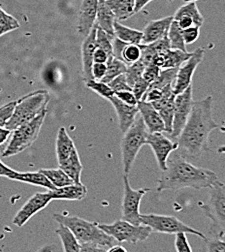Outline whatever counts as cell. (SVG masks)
I'll list each match as a JSON object with an SVG mask.
<instances>
[{
    "mask_svg": "<svg viewBox=\"0 0 225 252\" xmlns=\"http://www.w3.org/2000/svg\"><path fill=\"white\" fill-rule=\"evenodd\" d=\"M115 96L120 99L125 104H128L129 106H137L138 100L136 99L135 95L133 94L132 91H126V92H119L116 93Z\"/></svg>",
    "mask_w": 225,
    "mask_h": 252,
    "instance_id": "46",
    "label": "cell"
},
{
    "mask_svg": "<svg viewBox=\"0 0 225 252\" xmlns=\"http://www.w3.org/2000/svg\"><path fill=\"white\" fill-rule=\"evenodd\" d=\"M175 248L177 252H193L192 247L187 238V234L180 233L176 235Z\"/></svg>",
    "mask_w": 225,
    "mask_h": 252,
    "instance_id": "43",
    "label": "cell"
},
{
    "mask_svg": "<svg viewBox=\"0 0 225 252\" xmlns=\"http://www.w3.org/2000/svg\"><path fill=\"white\" fill-rule=\"evenodd\" d=\"M15 173V171L8 166H6L1 160H0V177H5L7 179H10L11 176Z\"/></svg>",
    "mask_w": 225,
    "mask_h": 252,
    "instance_id": "50",
    "label": "cell"
},
{
    "mask_svg": "<svg viewBox=\"0 0 225 252\" xmlns=\"http://www.w3.org/2000/svg\"><path fill=\"white\" fill-rule=\"evenodd\" d=\"M173 22V17H165L163 19L149 22L144 31L142 44L149 45L155 43L168 35V31Z\"/></svg>",
    "mask_w": 225,
    "mask_h": 252,
    "instance_id": "18",
    "label": "cell"
},
{
    "mask_svg": "<svg viewBox=\"0 0 225 252\" xmlns=\"http://www.w3.org/2000/svg\"><path fill=\"white\" fill-rule=\"evenodd\" d=\"M161 71V69L159 66H157L155 64H149L145 67L142 78L151 85L159 78Z\"/></svg>",
    "mask_w": 225,
    "mask_h": 252,
    "instance_id": "41",
    "label": "cell"
},
{
    "mask_svg": "<svg viewBox=\"0 0 225 252\" xmlns=\"http://www.w3.org/2000/svg\"><path fill=\"white\" fill-rule=\"evenodd\" d=\"M106 2L112 10L116 21H126L135 14L134 0H106Z\"/></svg>",
    "mask_w": 225,
    "mask_h": 252,
    "instance_id": "25",
    "label": "cell"
},
{
    "mask_svg": "<svg viewBox=\"0 0 225 252\" xmlns=\"http://www.w3.org/2000/svg\"><path fill=\"white\" fill-rule=\"evenodd\" d=\"M154 0H134L135 2V6H134V12L135 14L143 11V9Z\"/></svg>",
    "mask_w": 225,
    "mask_h": 252,
    "instance_id": "51",
    "label": "cell"
},
{
    "mask_svg": "<svg viewBox=\"0 0 225 252\" xmlns=\"http://www.w3.org/2000/svg\"><path fill=\"white\" fill-rule=\"evenodd\" d=\"M50 95L47 91H37L17 100L13 114L7 122L5 128L10 131L30 123L42 112L47 110Z\"/></svg>",
    "mask_w": 225,
    "mask_h": 252,
    "instance_id": "4",
    "label": "cell"
},
{
    "mask_svg": "<svg viewBox=\"0 0 225 252\" xmlns=\"http://www.w3.org/2000/svg\"><path fill=\"white\" fill-rule=\"evenodd\" d=\"M11 132L12 131H10L9 129H7L5 127H0V145H2L3 143H5L7 141Z\"/></svg>",
    "mask_w": 225,
    "mask_h": 252,
    "instance_id": "52",
    "label": "cell"
},
{
    "mask_svg": "<svg viewBox=\"0 0 225 252\" xmlns=\"http://www.w3.org/2000/svg\"><path fill=\"white\" fill-rule=\"evenodd\" d=\"M202 252H225V241L218 237L206 238Z\"/></svg>",
    "mask_w": 225,
    "mask_h": 252,
    "instance_id": "39",
    "label": "cell"
},
{
    "mask_svg": "<svg viewBox=\"0 0 225 252\" xmlns=\"http://www.w3.org/2000/svg\"><path fill=\"white\" fill-rule=\"evenodd\" d=\"M146 145L152 148L161 171L166 170L169 156L179 149L178 142H173L162 133H149Z\"/></svg>",
    "mask_w": 225,
    "mask_h": 252,
    "instance_id": "13",
    "label": "cell"
},
{
    "mask_svg": "<svg viewBox=\"0 0 225 252\" xmlns=\"http://www.w3.org/2000/svg\"><path fill=\"white\" fill-rule=\"evenodd\" d=\"M174 109H175V97L168 100L161 109L159 113L165 126V132L171 134L173 127V120H174Z\"/></svg>",
    "mask_w": 225,
    "mask_h": 252,
    "instance_id": "33",
    "label": "cell"
},
{
    "mask_svg": "<svg viewBox=\"0 0 225 252\" xmlns=\"http://www.w3.org/2000/svg\"><path fill=\"white\" fill-rule=\"evenodd\" d=\"M108 86L112 89L114 94L119 92H126V91H132L129 87L126 74H122L115 79H113L110 83H108Z\"/></svg>",
    "mask_w": 225,
    "mask_h": 252,
    "instance_id": "40",
    "label": "cell"
},
{
    "mask_svg": "<svg viewBox=\"0 0 225 252\" xmlns=\"http://www.w3.org/2000/svg\"><path fill=\"white\" fill-rule=\"evenodd\" d=\"M137 108L149 133H162L165 131V126L161 115L151 102L140 100Z\"/></svg>",
    "mask_w": 225,
    "mask_h": 252,
    "instance_id": "16",
    "label": "cell"
},
{
    "mask_svg": "<svg viewBox=\"0 0 225 252\" xmlns=\"http://www.w3.org/2000/svg\"><path fill=\"white\" fill-rule=\"evenodd\" d=\"M57 234L59 235L62 244L64 246V252H80L81 245L73 235V233L64 225H61L57 230Z\"/></svg>",
    "mask_w": 225,
    "mask_h": 252,
    "instance_id": "29",
    "label": "cell"
},
{
    "mask_svg": "<svg viewBox=\"0 0 225 252\" xmlns=\"http://www.w3.org/2000/svg\"><path fill=\"white\" fill-rule=\"evenodd\" d=\"M86 87L89 88L90 90H92L93 92H95L96 94L109 100L110 98H112L115 94L112 91V89L108 86V84H105L101 81H96V80H91L85 83Z\"/></svg>",
    "mask_w": 225,
    "mask_h": 252,
    "instance_id": "37",
    "label": "cell"
},
{
    "mask_svg": "<svg viewBox=\"0 0 225 252\" xmlns=\"http://www.w3.org/2000/svg\"><path fill=\"white\" fill-rule=\"evenodd\" d=\"M99 224V227L109 236L119 243H129L136 245L145 242L152 234L153 230L146 225H134L129 221L117 220L111 224Z\"/></svg>",
    "mask_w": 225,
    "mask_h": 252,
    "instance_id": "8",
    "label": "cell"
},
{
    "mask_svg": "<svg viewBox=\"0 0 225 252\" xmlns=\"http://www.w3.org/2000/svg\"><path fill=\"white\" fill-rule=\"evenodd\" d=\"M150 189H142L135 190L132 189L129 183L128 175L124 176V197L122 204V218L134 225H140V204Z\"/></svg>",
    "mask_w": 225,
    "mask_h": 252,
    "instance_id": "10",
    "label": "cell"
},
{
    "mask_svg": "<svg viewBox=\"0 0 225 252\" xmlns=\"http://www.w3.org/2000/svg\"><path fill=\"white\" fill-rule=\"evenodd\" d=\"M96 24L93 30L85 37L82 44V64H83V78L85 83L93 79L92 67L94 64V54L96 49Z\"/></svg>",
    "mask_w": 225,
    "mask_h": 252,
    "instance_id": "15",
    "label": "cell"
},
{
    "mask_svg": "<svg viewBox=\"0 0 225 252\" xmlns=\"http://www.w3.org/2000/svg\"><path fill=\"white\" fill-rule=\"evenodd\" d=\"M112 105L115 108V111L118 115L120 129L123 133H125L132 124L135 122L136 118L138 117L139 111L137 106H129L125 104L120 99H118L115 95L109 99Z\"/></svg>",
    "mask_w": 225,
    "mask_h": 252,
    "instance_id": "20",
    "label": "cell"
},
{
    "mask_svg": "<svg viewBox=\"0 0 225 252\" xmlns=\"http://www.w3.org/2000/svg\"><path fill=\"white\" fill-rule=\"evenodd\" d=\"M141 55H142V51H141L140 44L136 45V44H128L127 43V45L122 53L121 60L127 65H131V64L140 61Z\"/></svg>",
    "mask_w": 225,
    "mask_h": 252,
    "instance_id": "34",
    "label": "cell"
},
{
    "mask_svg": "<svg viewBox=\"0 0 225 252\" xmlns=\"http://www.w3.org/2000/svg\"><path fill=\"white\" fill-rule=\"evenodd\" d=\"M220 182L216 173L196 167L187 159L176 155L167 160V168L158 181L159 192L185 189H211Z\"/></svg>",
    "mask_w": 225,
    "mask_h": 252,
    "instance_id": "2",
    "label": "cell"
},
{
    "mask_svg": "<svg viewBox=\"0 0 225 252\" xmlns=\"http://www.w3.org/2000/svg\"><path fill=\"white\" fill-rule=\"evenodd\" d=\"M50 252V251H49V250H47V251H46V252Z\"/></svg>",
    "mask_w": 225,
    "mask_h": 252,
    "instance_id": "56",
    "label": "cell"
},
{
    "mask_svg": "<svg viewBox=\"0 0 225 252\" xmlns=\"http://www.w3.org/2000/svg\"><path fill=\"white\" fill-rule=\"evenodd\" d=\"M114 36L119 40L128 44H142L143 32L130 29L122 25L119 21L114 23Z\"/></svg>",
    "mask_w": 225,
    "mask_h": 252,
    "instance_id": "26",
    "label": "cell"
},
{
    "mask_svg": "<svg viewBox=\"0 0 225 252\" xmlns=\"http://www.w3.org/2000/svg\"><path fill=\"white\" fill-rule=\"evenodd\" d=\"M113 39H114L113 35H110L109 33L104 32L103 30H101L97 27L96 47L105 51L111 58H114V56H113Z\"/></svg>",
    "mask_w": 225,
    "mask_h": 252,
    "instance_id": "36",
    "label": "cell"
},
{
    "mask_svg": "<svg viewBox=\"0 0 225 252\" xmlns=\"http://www.w3.org/2000/svg\"><path fill=\"white\" fill-rule=\"evenodd\" d=\"M218 152H219V154H225V146L220 147L219 150H218Z\"/></svg>",
    "mask_w": 225,
    "mask_h": 252,
    "instance_id": "54",
    "label": "cell"
},
{
    "mask_svg": "<svg viewBox=\"0 0 225 252\" xmlns=\"http://www.w3.org/2000/svg\"><path fill=\"white\" fill-rule=\"evenodd\" d=\"M48 192L50 193L53 200L81 201L87 196L88 189L84 185L79 183V184H72L64 188H60L54 190H49Z\"/></svg>",
    "mask_w": 225,
    "mask_h": 252,
    "instance_id": "21",
    "label": "cell"
},
{
    "mask_svg": "<svg viewBox=\"0 0 225 252\" xmlns=\"http://www.w3.org/2000/svg\"><path fill=\"white\" fill-rule=\"evenodd\" d=\"M107 252H129L124 247H122V246H117V245H115V246H113L112 248H110Z\"/></svg>",
    "mask_w": 225,
    "mask_h": 252,
    "instance_id": "53",
    "label": "cell"
},
{
    "mask_svg": "<svg viewBox=\"0 0 225 252\" xmlns=\"http://www.w3.org/2000/svg\"><path fill=\"white\" fill-rule=\"evenodd\" d=\"M62 170L68 175V177L75 183H81V175L83 171V165L79 157L78 151L75 152L70 158H68L64 163L59 165Z\"/></svg>",
    "mask_w": 225,
    "mask_h": 252,
    "instance_id": "27",
    "label": "cell"
},
{
    "mask_svg": "<svg viewBox=\"0 0 225 252\" xmlns=\"http://www.w3.org/2000/svg\"><path fill=\"white\" fill-rule=\"evenodd\" d=\"M115 16L108 6L106 0H98L97 6L96 24L97 27L104 32L114 36V23Z\"/></svg>",
    "mask_w": 225,
    "mask_h": 252,
    "instance_id": "23",
    "label": "cell"
},
{
    "mask_svg": "<svg viewBox=\"0 0 225 252\" xmlns=\"http://www.w3.org/2000/svg\"><path fill=\"white\" fill-rule=\"evenodd\" d=\"M112 59H114V58H111L105 51L96 47L95 54H94V63H106L107 64Z\"/></svg>",
    "mask_w": 225,
    "mask_h": 252,
    "instance_id": "48",
    "label": "cell"
},
{
    "mask_svg": "<svg viewBox=\"0 0 225 252\" xmlns=\"http://www.w3.org/2000/svg\"><path fill=\"white\" fill-rule=\"evenodd\" d=\"M196 1H198V0H184V2H185V3H190V2H196Z\"/></svg>",
    "mask_w": 225,
    "mask_h": 252,
    "instance_id": "55",
    "label": "cell"
},
{
    "mask_svg": "<svg viewBox=\"0 0 225 252\" xmlns=\"http://www.w3.org/2000/svg\"><path fill=\"white\" fill-rule=\"evenodd\" d=\"M182 16L190 17L191 19H193L195 26H197V27L201 28L203 26L204 18L202 16V14L200 13L196 2L186 3L185 5L180 7L177 10V12L175 13V15L173 16V18H178V17H182Z\"/></svg>",
    "mask_w": 225,
    "mask_h": 252,
    "instance_id": "30",
    "label": "cell"
},
{
    "mask_svg": "<svg viewBox=\"0 0 225 252\" xmlns=\"http://www.w3.org/2000/svg\"><path fill=\"white\" fill-rule=\"evenodd\" d=\"M56 150H57V158H58L59 165L64 163L75 152H77L75 144L71 139V137L68 135L64 127H61L58 132Z\"/></svg>",
    "mask_w": 225,
    "mask_h": 252,
    "instance_id": "22",
    "label": "cell"
},
{
    "mask_svg": "<svg viewBox=\"0 0 225 252\" xmlns=\"http://www.w3.org/2000/svg\"><path fill=\"white\" fill-rule=\"evenodd\" d=\"M107 72V64L106 63H94L92 67V75L93 79L96 81H101Z\"/></svg>",
    "mask_w": 225,
    "mask_h": 252,
    "instance_id": "47",
    "label": "cell"
},
{
    "mask_svg": "<svg viewBox=\"0 0 225 252\" xmlns=\"http://www.w3.org/2000/svg\"><path fill=\"white\" fill-rule=\"evenodd\" d=\"M200 27H192L190 29L184 30L183 31V36H184V40L186 45H191L195 43L199 36H200Z\"/></svg>",
    "mask_w": 225,
    "mask_h": 252,
    "instance_id": "45",
    "label": "cell"
},
{
    "mask_svg": "<svg viewBox=\"0 0 225 252\" xmlns=\"http://www.w3.org/2000/svg\"><path fill=\"white\" fill-rule=\"evenodd\" d=\"M204 49H197L195 52H193L192 57L178 68L176 80L173 87L174 94H182L193 85V74L198 65L202 63L204 59Z\"/></svg>",
    "mask_w": 225,
    "mask_h": 252,
    "instance_id": "12",
    "label": "cell"
},
{
    "mask_svg": "<svg viewBox=\"0 0 225 252\" xmlns=\"http://www.w3.org/2000/svg\"><path fill=\"white\" fill-rule=\"evenodd\" d=\"M54 219L61 225L67 227L80 245L91 244L108 249L116 245V240L106 234L96 222H90L78 217L65 216L64 214H56Z\"/></svg>",
    "mask_w": 225,
    "mask_h": 252,
    "instance_id": "3",
    "label": "cell"
},
{
    "mask_svg": "<svg viewBox=\"0 0 225 252\" xmlns=\"http://www.w3.org/2000/svg\"><path fill=\"white\" fill-rule=\"evenodd\" d=\"M46 115L47 110L42 112L30 123L19 126L15 130H13L12 137L6 149L2 153V157L7 158L16 156L29 149L37 140L40 130L44 124Z\"/></svg>",
    "mask_w": 225,
    "mask_h": 252,
    "instance_id": "6",
    "label": "cell"
},
{
    "mask_svg": "<svg viewBox=\"0 0 225 252\" xmlns=\"http://www.w3.org/2000/svg\"><path fill=\"white\" fill-rule=\"evenodd\" d=\"M149 131L141 117H137L132 126L124 133L122 140V159L124 171L129 175L140 150L146 145Z\"/></svg>",
    "mask_w": 225,
    "mask_h": 252,
    "instance_id": "5",
    "label": "cell"
},
{
    "mask_svg": "<svg viewBox=\"0 0 225 252\" xmlns=\"http://www.w3.org/2000/svg\"><path fill=\"white\" fill-rule=\"evenodd\" d=\"M51 201L53 199L49 192L34 194L15 216L13 223L18 227H23L33 216L46 208Z\"/></svg>",
    "mask_w": 225,
    "mask_h": 252,
    "instance_id": "14",
    "label": "cell"
},
{
    "mask_svg": "<svg viewBox=\"0 0 225 252\" xmlns=\"http://www.w3.org/2000/svg\"><path fill=\"white\" fill-rule=\"evenodd\" d=\"M167 37L170 43V48L172 50H180L183 52H187L186 43L183 36V30L174 20L170 26Z\"/></svg>",
    "mask_w": 225,
    "mask_h": 252,
    "instance_id": "31",
    "label": "cell"
},
{
    "mask_svg": "<svg viewBox=\"0 0 225 252\" xmlns=\"http://www.w3.org/2000/svg\"><path fill=\"white\" fill-rule=\"evenodd\" d=\"M39 172H41L43 175L47 177V179L51 182V184L56 188H64L66 186L75 184L65 173L64 170L61 168L58 169H40Z\"/></svg>",
    "mask_w": 225,
    "mask_h": 252,
    "instance_id": "28",
    "label": "cell"
},
{
    "mask_svg": "<svg viewBox=\"0 0 225 252\" xmlns=\"http://www.w3.org/2000/svg\"><path fill=\"white\" fill-rule=\"evenodd\" d=\"M210 189L208 202L200 207L204 215L213 221L211 231L214 236L225 241V184L219 182Z\"/></svg>",
    "mask_w": 225,
    "mask_h": 252,
    "instance_id": "7",
    "label": "cell"
},
{
    "mask_svg": "<svg viewBox=\"0 0 225 252\" xmlns=\"http://www.w3.org/2000/svg\"><path fill=\"white\" fill-rule=\"evenodd\" d=\"M20 28V23L13 16L7 14L0 7V37L8 32H13Z\"/></svg>",
    "mask_w": 225,
    "mask_h": 252,
    "instance_id": "35",
    "label": "cell"
},
{
    "mask_svg": "<svg viewBox=\"0 0 225 252\" xmlns=\"http://www.w3.org/2000/svg\"><path fill=\"white\" fill-rule=\"evenodd\" d=\"M192 55L193 53L168 49L161 54H158L153 59L151 64H155L161 69L179 68L183 63H186L192 57Z\"/></svg>",
    "mask_w": 225,
    "mask_h": 252,
    "instance_id": "19",
    "label": "cell"
},
{
    "mask_svg": "<svg viewBox=\"0 0 225 252\" xmlns=\"http://www.w3.org/2000/svg\"><path fill=\"white\" fill-rule=\"evenodd\" d=\"M149 87H150V84H149L148 82H146L143 78H141V79H139V80L133 85V87L131 88V90H132L133 94L135 95L136 99H137L138 101H140V100H142L143 96L147 93Z\"/></svg>",
    "mask_w": 225,
    "mask_h": 252,
    "instance_id": "44",
    "label": "cell"
},
{
    "mask_svg": "<svg viewBox=\"0 0 225 252\" xmlns=\"http://www.w3.org/2000/svg\"><path fill=\"white\" fill-rule=\"evenodd\" d=\"M219 127L213 119L212 96L193 102L190 118L178 137L179 149L189 158H199L210 150V135Z\"/></svg>",
    "mask_w": 225,
    "mask_h": 252,
    "instance_id": "1",
    "label": "cell"
},
{
    "mask_svg": "<svg viewBox=\"0 0 225 252\" xmlns=\"http://www.w3.org/2000/svg\"><path fill=\"white\" fill-rule=\"evenodd\" d=\"M145 64L142 63L141 61L137 62V63H133L131 65H128V69L126 71V77L128 80L129 87L132 88L133 85L142 78L144 69H145Z\"/></svg>",
    "mask_w": 225,
    "mask_h": 252,
    "instance_id": "38",
    "label": "cell"
},
{
    "mask_svg": "<svg viewBox=\"0 0 225 252\" xmlns=\"http://www.w3.org/2000/svg\"><path fill=\"white\" fill-rule=\"evenodd\" d=\"M17 101H12L0 107V127H5L7 122L10 120Z\"/></svg>",
    "mask_w": 225,
    "mask_h": 252,
    "instance_id": "42",
    "label": "cell"
},
{
    "mask_svg": "<svg viewBox=\"0 0 225 252\" xmlns=\"http://www.w3.org/2000/svg\"><path fill=\"white\" fill-rule=\"evenodd\" d=\"M141 224L149 226L153 231H156L158 233L162 234H192L196 235L202 239H206L207 237L199 232L198 230H195L193 227L187 225L183 221L179 219L173 217V216H162V215H141L140 216Z\"/></svg>",
    "mask_w": 225,
    "mask_h": 252,
    "instance_id": "9",
    "label": "cell"
},
{
    "mask_svg": "<svg viewBox=\"0 0 225 252\" xmlns=\"http://www.w3.org/2000/svg\"><path fill=\"white\" fill-rule=\"evenodd\" d=\"M98 0H83L77 22L78 32L87 36L96 23Z\"/></svg>",
    "mask_w": 225,
    "mask_h": 252,
    "instance_id": "17",
    "label": "cell"
},
{
    "mask_svg": "<svg viewBox=\"0 0 225 252\" xmlns=\"http://www.w3.org/2000/svg\"><path fill=\"white\" fill-rule=\"evenodd\" d=\"M127 69H128V65L126 63L114 58L107 63V72L104 78L101 80V82L108 84L116 77L122 74H125Z\"/></svg>",
    "mask_w": 225,
    "mask_h": 252,
    "instance_id": "32",
    "label": "cell"
},
{
    "mask_svg": "<svg viewBox=\"0 0 225 252\" xmlns=\"http://www.w3.org/2000/svg\"><path fill=\"white\" fill-rule=\"evenodd\" d=\"M109 249L105 247H100L96 245H81V252H107Z\"/></svg>",
    "mask_w": 225,
    "mask_h": 252,
    "instance_id": "49",
    "label": "cell"
},
{
    "mask_svg": "<svg viewBox=\"0 0 225 252\" xmlns=\"http://www.w3.org/2000/svg\"><path fill=\"white\" fill-rule=\"evenodd\" d=\"M193 102V85L182 94L175 96L174 120L172 133L170 134L173 139H178L182 130L186 126L192 113Z\"/></svg>",
    "mask_w": 225,
    "mask_h": 252,
    "instance_id": "11",
    "label": "cell"
},
{
    "mask_svg": "<svg viewBox=\"0 0 225 252\" xmlns=\"http://www.w3.org/2000/svg\"><path fill=\"white\" fill-rule=\"evenodd\" d=\"M10 180L30 184L36 187H41L49 190L56 189V188L51 184V182L47 179V177L39 171L35 173H19L15 171V173L11 176Z\"/></svg>",
    "mask_w": 225,
    "mask_h": 252,
    "instance_id": "24",
    "label": "cell"
}]
</instances>
